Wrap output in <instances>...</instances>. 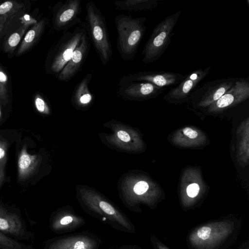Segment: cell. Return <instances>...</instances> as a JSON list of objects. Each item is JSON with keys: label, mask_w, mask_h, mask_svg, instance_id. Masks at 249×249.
Masks as SVG:
<instances>
[{"label": "cell", "mask_w": 249, "mask_h": 249, "mask_svg": "<svg viewBox=\"0 0 249 249\" xmlns=\"http://www.w3.org/2000/svg\"><path fill=\"white\" fill-rule=\"evenodd\" d=\"M145 17L120 14L115 18L117 48L123 60H133L146 31Z\"/></svg>", "instance_id": "cell-1"}, {"label": "cell", "mask_w": 249, "mask_h": 249, "mask_svg": "<svg viewBox=\"0 0 249 249\" xmlns=\"http://www.w3.org/2000/svg\"><path fill=\"white\" fill-rule=\"evenodd\" d=\"M86 9L88 35L102 65L106 66L112 58V49L105 18L92 1L87 2Z\"/></svg>", "instance_id": "cell-2"}, {"label": "cell", "mask_w": 249, "mask_h": 249, "mask_svg": "<svg viewBox=\"0 0 249 249\" xmlns=\"http://www.w3.org/2000/svg\"><path fill=\"white\" fill-rule=\"evenodd\" d=\"M82 206L91 216L108 225L117 231L134 234V224L129 217L121 210L107 200L97 198L83 199Z\"/></svg>", "instance_id": "cell-3"}, {"label": "cell", "mask_w": 249, "mask_h": 249, "mask_svg": "<svg viewBox=\"0 0 249 249\" xmlns=\"http://www.w3.org/2000/svg\"><path fill=\"white\" fill-rule=\"evenodd\" d=\"M181 13V11H178L167 16L155 26L142 53L144 63H153L164 53L170 43L173 30Z\"/></svg>", "instance_id": "cell-4"}, {"label": "cell", "mask_w": 249, "mask_h": 249, "mask_svg": "<svg viewBox=\"0 0 249 249\" xmlns=\"http://www.w3.org/2000/svg\"><path fill=\"white\" fill-rule=\"evenodd\" d=\"M86 33V23L82 22L72 31L64 33L50 54L47 66L50 73L57 75L61 71Z\"/></svg>", "instance_id": "cell-5"}, {"label": "cell", "mask_w": 249, "mask_h": 249, "mask_svg": "<svg viewBox=\"0 0 249 249\" xmlns=\"http://www.w3.org/2000/svg\"><path fill=\"white\" fill-rule=\"evenodd\" d=\"M233 228V223L229 220L209 223L195 230L189 241L197 249H213L224 242Z\"/></svg>", "instance_id": "cell-6"}, {"label": "cell", "mask_w": 249, "mask_h": 249, "mask_svg": "<svg viewBox=\"0 0 249 249\" xmlns=\"http://www.w3.org/2000/svg\"><path fill=\"white\" fill-rule=\"evenodd\" d=\"M102 243L99 236L84 231L49 239L45 242L43 249H99Z\"/></svg>", "instance_id": "cell-7"}, {"label": "cell", "mask_w": 249, "mask_h": 249, "mask_svg": "<svg viewBox=\"0 0 249 249\" xmlns=\"http://www.w3.org/2000/svg\"><path fill=\"white\" fill-rule=\"evenodd\" d=\"M81 0H67L60 1L54 8L53 23L57 31L67 32L71 27L82 21Z\"/></svg>", "instance_id": "cell-8"}, {"label": "cell", "mask_w": 249, "mask_h": 249, "mask_svg": "<svg viewBox=\"0 0 249 249\" xmlns=\"http://www.w3.org/2000/svg\"><path fill=\"white\" fill-rule=\"evenodd\" d=\"M85 224V218L75 213L69 207H62L53 212L49 219L51 231L58 234L72 232Z\"/></svg>", "instance_id": "cell-9"}, {"label": "cell", "mask_w": 249, "mask_h": 249, "mask_svg": "<svg viewBox=\"0 0 249 249\" xmlns=\"http://www.w3.org/2000/svg\"><path fill=\"white\" fill-rule=\"evenodd\" d=\"M0 231L20 241H31L35 237L34 233L28 230L20 215L1 207H0Z\"/></svg>", "instance_id": "cell-10"}, {"label": "cell", "mask_w": 249, "mask_h": 249, "mask_svg": "<svg viewBox=\"0 0 249 249\" xmlns=\"http://www.w3.org/2000/svg\"><path fill=\"white\" fill-rule=\"evenodd\" d=\"M184 77L180 73L168 71H140L123 76L120 78L118 83L142 81L165 88L167 87L176 86Z\"/></svg>", "instance_id": "cell-11"}, {"label": "cell", "mask_w": 249, "mask_h": 249, "mask_svg": "<svg viewBox=\"0 0 249 249\" xmlns=\"http://www.w3.org/2000/svg\"><path fill=\"white\" fill-rule=\"evenodd\" d=\"M211 66L193 71L184 75L183 79L164 96L168 101L179 102L187 99L198 84L208 75Z\"/></svg>", "instance_id": "cell-12"}, {"label": "cell", "mask_w": 249, "mask_h": 249, "mask_svg": "<svg viewBox=\"0 0 249 249\" xmlns=\"http://www.w3.org/2000/svg\"><path fill=\"white\" fill-rule=\"evenodd\" d=\"M88 32L83 36L81 41L72 53L68 62L56 75L61 82H68L81 70L88 55L90 42Z\"/></svg>", "instance_id": "cell-13"}, {"label": "cell", "mask_w": 249, "mask_h": 249, "mask_svg": "<svg viewBox=\"0 0 249 249\" xmlns=\"http://www.w3.org/2000/svg\"><path fill=\"white\" fill-rule=\"evenodd\" d=\"M117 94L129 100H142L157 96L165 88L142 81H133L118 83Z\"/></svg>", "instance_id": "cell-14"}, {"label": "cell", "mask_w": 249, "mask_h": 249, "mask_svg": "<svg viewBox=\"0 0 249 249\" xmlns=\"http://www.w3.org/2000/svg\"><path fill=\"white\" fill-rule=\"evenodd\" d=\"M237 79L238 78L230 77L209 82L194 90V93L202 94L200 105H210L217 101L232 87Z\"/></svg>", "instance_id": "cell-15"}, {"label": "cell", "mask_w": 249, "mask_h": 249, "mask_svg": "<svg viewBox=\"0 0 249 249\" xmlns=\"http://www.w3.org/2000/svg\"><path fill=\"white\" fill-rule=\"evenodd\" d=\"M249 96V82L248 79H237L230 88L213 105L217 108H224L242 101Z\"/></svg>", "instance_id": "cell-16"}, {"label": "cell", "mask_w": 249, "mask_h": 249, "mask_svg": "<svg viewBox=\"0 0 249 249\" xmlns=\"http://www.w3.org/2000/svg\"><path fill=\"white\" fill-rule=\"evenodd\" d=\"M115 9L127 11H143L157 8L159 5L158 0H125L114 2Z\"/></svg>", "instance_id": "cell-17"}, {"label": "cell", "mask_w": 249, "mask_h": 249, "mask_svg": "<svg viewBox=\"0 0 249 249\" xmlns=\"http://www.w3.org/2000/svg\"><path fill=\"white\" fill-rule=\"evenodd\" d=\"M92 77V73H87L74 89L72 99L79 105H87L92 101L93 95L89 88V84Z\"/></svg>", "instance_id": "cell-18"}, {"label": "cell", "mask_w": 249, "mask_h": 249, "mask_svg": "<svg viewBox=\"0 0 249 249\" xmlns=\"http://www.w3.org/2000/svg\"><path fill=\"white\" fill-rule=\"evenodd\" d=\"M45 25L46 20L43 19L27 32L18 49V55L24 53L39 38L43 31Z\"/></svg>", "instance_id": "cell-19"}, {"label": "cell", "mask_w": 249, "mask_h": 249, "mask_svg": "<svg viewBox=\"0 0 249 249\" xmlns=\"http://www.w3.org/2000/svg\"><path fill=\"white\" fill-rule=\"evenodd\" d=\"M0 249H35L32 245L23 243L0 231Z\"/></svg>", "instance_id": "cell-20"}, {"label": "cell", "mask_w": 249, "mask_h": 249, "mask_svg": "<svg viewBox=\"0 0 249 249\" xmlns=\"http://www.w3.org/2000/svg\"><path fill=\"white\" fill-rule=\"evenodd\" d=\"M7 76L0 68V97L4 98L7 94Z\"/></svg>", "instance_id": "cell-21"}, {"label": "cell", "mask_w": 249, "mask_h": 249, "mask_svg": "<svg viewBox=\"0 0 249 249\" xmlns=\"http://www.w3.org/2000/svg\"><path fill=\"white\" fill-rule=\"evenodd\" d=\"M148 187V184L146 182L140 181L135 185L133 190L136 195L140 196L144 194L147 191Z\"/></svg>", "instance_id": "cell-22"}, {"label": "cell", "mask_w": 249, "mask_h": 249, "mask_svg": "<svg viewBox=\"0 0 249 249\" xmlns=\"http://www.w3.org/2000/svg\"><path fill=\"white\" fill-rule=\"evenodd\" d=\"M21 38L20 35L18 33L12 34L8 38L7 44L10 49L15 48L18 44Z\"/></svg>", "instance_id": "cell-23"}, {"label": "cell", "mask_w": 249, "mask_h": 249, "mask_svg": "<svg viewBox=\"0 0 249 249\" xmlns=\"http://www.w3.org/2000/svg\"><path fill=\"white\" fill-rule=\"evenodd\" d=\"M199 191V185L195 183L189 185L186 189L187 195L192 198L196 197L198 194Z\"/></svg>", "instance_id": "cell-24"}, {"label": "cell", "mask_w": 249, "mask_h": 249, "mask_svg": "<svg viewBox=\"0 0 249 249\" xmlns=\"http://www.w3.org/2000/svg\"><path fill=\"white\" fill-rule=\"evenodd\" d=\"M31 162V160L28 155L25 154L23 155L19 159V167L21 169H25L29 166Z\"/></svg>", "instance_id": "cell-25"}, {"label": "cell", "mask_w": 249, "mask_h": 249, "mask_svg": "<svg viewBox=\"0 0 249 249\" xmlns=\"http://www.w3.org/2000/svg\"><path fill=\"white\" fill-rule=\"evenodd\" d=\"M35 103L36 108L39 112H43L47 109L45 101L39 95L36 97Z\"/></svg>", "instance_id": "cell-26"}, {"label": "cell", "mask_w": 249, "mask_h": 249, "mask_svg": "<svg viewBox=\"0 0 249 249\" xmlns=\"http://www.w3.org/2000/svg\"><path fill=\"white\" fill-rule=\"evenodd\" d=\"M13 6V3L11 1H6L0 5V14H4L9 12Z\"/></svg>", "instance_id": "cell-27"}, {"label": "cell", "mask_w": 249, "mask_h": 249, "mask_svg": "<svg viewBox=\"0 0 249 249\" xmlns=\"http://www.w3.org/2000/svg\"><path fill=\"white\" fill-rule=\"evenodd\" d=\"M184 134L190 139H195L197 137L198 133L190 127H185L183 129Z\"/></svg>", "instance_id": "cell-28"}, {"label": "cell", "mask_w": 249, "mask_h": 249, "mask_svg": "<svg viewBox=\"0 0 249 249\" xmlns=\"http://www.w3.org/2000/svg\"><path fill=\"white\" fill-rule=\"evenodd\" d=\"M117 136L121 141L124 142H128L130 140L129 135L124 131L120 130L118 131L117 133Z\"/></svg>", "instance_id": "cell-29"}, {"label": "cell", "mask_w": 249, "mask_h": 249, "mask_svg": "<svg viewBox=\"0 0 249 249\" xmlns=\"http://www.w3.org/2000/svg\"><path fill=\"white\" fill-rule=\"evenodd\" d=\"M111 249H142L139 247L134 245H124Z\"/></svg>", "instance_id": "cell-30"}, {"label": "cell", "mask_w": 249, "mask_h": 249, "mask_svg": "<svg viewBox=\"0 0 249 249\" xmlns=\"http://www.w3.org/2000/svg\"><path fill=\"white\" fill-rule=\"evenodd\" d=\"M156 246L158 249H169L168 248L160 242H156Z\"/></svg>", "instance_id": "cell-31"}, {"label": "cell", "mask_w": 249, "mask_h": 249, "mask_svg": "<svg viewBox=\"0 0 249 249\" xmlns=\"http://www.w3.org/2000/svg\"><path fill=\"white\" fill-rule=\"evenodd\" d=\"M5 155L4 150L0 147V159L2 158Z\"/></svg>", "instance_id": "cell-32"}, {"label": "cell", "mask_w": 249, "mask_h": 249, "mask_svg": "<svg viewBox=\"0 0 249 249\" xmlns=\"http://www.w3.org/2000/svg\"><path fill=\"white\" fill-rule=\"evenodd\" d=\"M1 115L0 109V116Z\"/></svg>", "instance_id": "cell-33"}]
</instances>
